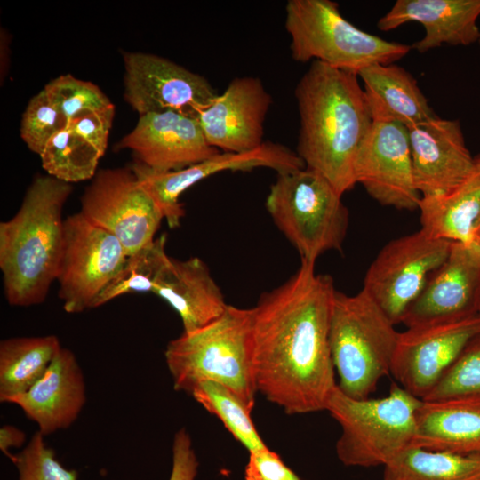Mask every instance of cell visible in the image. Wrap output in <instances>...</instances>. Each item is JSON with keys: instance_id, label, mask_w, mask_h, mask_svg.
Returning a JSON list of instances; mask_svg holds the SVG:
<instances>
[{"instance_id": "7402d4cb", "label": "cell", "mask_w": 480, "mask_h": 480, "mask_svg": "<svg viewBox=\"0 0 480 480\" xmlns=\"http://www.w3.org/2000/svg\"><path fill=\"white\" fill-rule=\"evenodd\" d=\"M153 292L179 314L183 332H191L211 324L228 305L209 268L198 257L187 260L170 257Z\"/></svg>"}, {"instance_id": "83f0119b", "label": "cell", "mask_w": 480, "mask_h": 480, "mask_svg": "<svg viewBox=\"0 0 480 480\" xmlns=\"http://www.w3.org/2000/svg\"><path fill=\"white\" fill-rule=\"evenodd\" d=\"M190 396L215 415L248 452L268 447L252 420V409L229 388L212 380H204L193 388Z\"/></svg>"}, {"instance_id": "e575fe53", "label": "cell", "mask_w": 480, "mask_h": 480, "mask_svg": "<svg viewBox=\"0 0 480 480\" xmlns=\"http://www.w3.org/2000/svg\"><path fill=\"white\" fill-rule=\"evenodd\" d=\"M115 116V106L82 113L69 121L67 126L104 156Z\"/></svg>"}, {"instance_id": "4fadbf2b", "label": "cell", "mask_w": 480, "mask_h": 480, "mask_svg": "<svg viewBox=\"0 0 480 480\" xmlns=\"http://www.w3.org/2000/svg\"><path fill=\"white\" fill-rule=\"evenodd\" d=\"M270 168L276 173L306 167L303 161L284 145L264 141L259 148L240 153H217L178 171L158 172L134 162L131 168L140 183L157 205L170 228L180 225L185 211L180 196L196 183L224 171Z\"/></svg>"}, {"instance_id": "603a6c76", "label": "cell", "mask_w": 480, "mask_h": 480, "mask_svg": "<svg viewBox=\"0 0 480 480\" xmlns=\"http://www.w3.org/2000/svg\"><path fill=\"white\" fill-rule=\"evenodd\" d=\"M358 76L373 123H396L408 128L436 116L417 80L404 68L375 63Z\"/></svg>"}, {"instance_id": "7c38bea8", "label": "cell", "mask_w": 480, "mask_h": 480, "mask_svg": "<svg viewBox=\"0 0 480 480\" xmlns=\"http://www.w3.org/2000/svg\"><path fill=\"white\" fill-rule=\"evenodd\" d=\"M124 98L140 116L175 111L195 116L218 95L203 76L161 56L123 52Z\"/></svg>"}, {"instance_id": "2e32d148", "label": "cell", "mask_w": 480, "mask_h": 480, "mask_svg": "<svg viewBox=\"0 0 480 480\" xmlns=\"http://www.w3.org/2000/svg\"><path fill=\"white\" fill-rule=\"evenodd\" d=\"M480 309V247L452 242L444 263L405 312L406 328L459 322L478 316Z\"/></svg>"}, {"instance_id": "6da1fadb", "label": "cell", "mask_w": 480, "mask_h": 480, "mask_svg": "<svg viewBox=\"0 0 480 480\" xmlns=\"http://www.w3.org/2000/svg\"><path fill=\"white\" fill-rule=\"evenodd\" d=\"M333 279L302 260L252 308L257 392L287 414L325 410L337 386L330 348Z\"/></svg>"}, {"instance_id": "44dd1931", "label": "cell", "mask_w": 480, "mask_h": 480, "mask_svg": "<svg viewBox=\"0 0 480 480\" xmlns=\"http://www.w3.org/2000/svg\"><path fill=\"white\" fill-rule=\"evenodd\" d=\"M480 0H397L377 22L389 31L419 22L424 36L412 45L420 53L449 44L468 46L480 40Z\"/></svg>"}, {"instance_id": "f546056e", "label": "cell", "mask_w": 480, "mask_h": 480, "mask_svg": "<svg viewBox=\"0 0 480 480\" xmlns=\"http://www.w3.org/2000/svg\"><path fill=\"white\" fill-rule=\"evenodd\" d=\"M165 244L166 235L163 234L128 256L120 272L98 297L93 308L126 293L153 292L157 278L170 259Z\"/></svg>"}, {"instance_id": "8992f818", "label": "cell", "mask_w": 480, "mask_h": 480, "mask_svg": "<svg viewBox=\"0 0 480 480\" xmlns=\"http://www.w3.org/2000/svg\"><path fill=\"white\" fill-rule=\"evenodd\" d=\"M362 289L347 295L336 292L330 324V348L342 393L364 399L390 373L399 332Z\"/></svg>"}, {"instance_id": "cb8c5ba5", "label": "cell", "mask_w": 480, "mask_h": 480, "mask_svg": "<svg viewBox=\"0 0 480 480\" xmlns=\"http://www.w3.org/2000/svg\"><path fill=\"white\" fill-rule=\"evenodd\" d=\"M412 447L480 455V406L422 401Z\"/></svg>"}, {"instance_id": "74e56055", "label": "cell", "mask_w": 480, "mask_h": 480, "mask_svg": "<svg viewBox=\"0 0 480 480\" xmlns=\"http://www.w3.org/2000/svg\"><path fill=\"white\" fill-rule=\"evenodd\" d=\"M26 443L24 431L13 425H3L0 428V450L11 461L14 454L10 452L12 448H20Z\"/></svg>"}, {"instance_id": "ab89813d", "label": "cell", "mask_w": 480, "mask_h": 480, "mask_svg": "<svg viewBox=\"0 0 480 480\" xmlns=\"http://www.w3.org/2000/svg\"><path fill=\"white\" fill-rule=\"evenodd\" d=\"M478 316L480 317V309H479Z\"/></svg>"}, {"instance_id": "5bb4252c", "label": "cell", "mask_w": 480, "mask_h": 480, "mask_svg": "<svg viewBox=\"0 0 480 480\" xmlns=\"http://www.w3.org/2000/svg\"><path fill=\"white\" fill-rule=\"evenodd\" d=\"M355 179L381 205L417 210L421 195L414 181L407 127L373 123L357 152Z\"/></svg>"}, {"instance_id": "ba28073f", "label": "cell", "mask_w": 480, "mask_h": 480, "mask_svg": "<svg viewBox=\"0 0 480 480\" xmlns=\"http://www.w3.org/2000/svg\"><path fill=\"white\" fill-rule=\"evenodd\" d=\"M341 196L324 176L304 167L277 173L266 207L301 260L315 263L325 252L341 251L349 222Z\"/></svg>"}, {"instance_id": "d590c367", "label": "cell", "mask_w": 480, "mask_h": 480, "mask_svg": "<svg viewBox=\"0 0 480 480\" xmlns=\"http://www.w3.org/2000/svg\"><path fill=\"white\" fill-rule=\"evenodd\" d=\"M245 480H300L280 456L268 447L249 452Z\"/></svg>"}, {"instance_id": "3957f363", "label": "cell", "mask_w": 480, "mask_h": 480, "mask_svg": "<svg viewBox=\"0 0 480 480\" xmlns=\"http://www.w3.org/2000/svg\"><path fill=\"white\" fill-rule=\"evenodd\" d=\"M70 183L36 175L16 214L0 223L4 292L15 307L41 304L57 279L63 247V207Z\"/></svg>"}, {"instance_id": "f1b7e54d", "label": "cell", "mask_w": 480, "mask_h": 480, "mask_svg": "<svg viewBox=\"0 0 480 480\" xmlns=\"http://www.w3.org/2000/svg\"><path fill=\"white\" fill-rule=\"evenodd\" d=\"M39 156L48 175L70 184L92 180L102 157L68 126L52 137Z\"/></svg>"}, {"instance_id": "4316f807", "label": "cell", "mask_w": 480, "mask_h": 480, "mask_svg": "<svg viewBox=\"0 0 480 480\" xmlns=\"http://www.w3.org/2000/svg\"><path fill=\"white\" fill-rule=\"evenodd\" d=\"M382 480H480V455L410 447L384 467Z\"/></svg>"}, {"instance_id": "9c48e42d", "label": "cell", "mask_w": 480, "mask_h": 480, "mask_svg": "<svg viewBox=\"0 0 480 480\" xmlns=\"http://www.w3.org/2000/svg\"><path fill=\"white\" fill-rule=\"evenodd\" d=\"M452 244V241L433 237L422 228L389 241L370 264L363 290L395 324L402 323Z\"/></svg>"}, {"instance_id": "ffe728a7", "label": "cell", "mask_w": 480, "mask_h": 480, "mask_svg": "<svg viewBox=\"0 0 480 480\" xmlns=\"http://www.w3.org/2000/svg\"><path fill=\"white\" fill-rule=\"evenodd\" d=\"M85 402L83 371L74 353L62 348L44 374L9 403L19 406L45 436L70 427Z\"/></svg>"}, {"instance_id": "e0dca14e", "label": "cell", "mask_w": 480, "mask_h": 480, "mask_svg": "<svg viewBox=\"0 0 480 480\" xmlns=\"http://www.w3.org/2000/svg\"><path fill=\"white\" fill-rule=\"evenodd\" d=\"M116 147L130 149L135 162L158 172L181 170L220 152L208 143L195 116L175 111L140 116Z\"/></svg>"}, {"instance_id": "d4e9b609", "label": "cell", "mask_w": 480, "mask_h": 480, "mask_svg": "<svg viewBox=\"0 0 480 480\" xmlns=\"http://www.w3.org/2000/svg\"><path fill=\"white\" fill-rule=\"evenodd\" d=\"M418 210L420 228L431 236L471 243V231L480 215V152L456 188L444 195L421 196Z\"/></svg>"}, {"instance_id": "52a82bcc", "label": "cell", "mask_w": 480, "mask_h": 480, "mask_svg": "<svg viewBox=\"0 0 480 480\" xmlns=\"http://www.w3.org/2000/svg\"><path fill=\"white\" fill-rule=\"evenodd\" d=\"M284 26L295 61L317 60L357 76L372 64H392L412 50L356 28L331 0H289Z\"/></svg>"}, {"instance_id": "277c9868", "label": "cell", "mask_w": 480, "mask_h": 480, "mask_svg": "<svg viewBox=\"0 0 480 480\" xmlns=\"http://www.w3.org/2000/svg\"><path fill=\"white\" fill-rule=\"evenodd\" d=\"M252 308L228 305L211 324L168 342L165 363L176 391L190 395L201 381L218 382L251 409L257 393L252 342Z\"/></svg>"}, {"instance_id": "8d00e7d4", "label": "cell", "mask_w": 480, "mask_h": 480, "mask_svg": "<svg viewBox=\"0 0 480 480\" xmlns=\"http://www.w3.org/2000/svg\"><path fill=\"white\" fill-rule=\"evenodd\" d=\"M172 450V463L169 480H196L199 463L191 436L185 428L174 434Z\"/></svg>"}, {"instance_id": "1f68e13d", "label": "cell", "mask_w": 480, "mask_h": 480, "mask_svg": "<svg viewBox=\"0 0 480 480\" xmlns=\"http://www.w3.org/2000/svg\"><path fill=\"white\" fill-rule=\"evenodd\" d=\"M50 100L61 111L67 123L86 111L108 108L113 103L89 81L65 74L51 80L44 88Z\"/></svg>"}, {"instance_id": "60d3db41", "label": "cell", "mask_w": 480, "mask_h": 480, "mask_svg": "<svg viewBox=\"0 0 480 480\" xmlns=\"http://www.w3.org/2000/svg\"><path fill=\"white\" fill-rule=\"evenodd\" d=\"M478 43H479V44H480V40H479V42H478Z\"/></svg>"}, {"instance_id": "9a60e30c", "label": "cell", "mask_w": 480, "mask_h": 480, "mask_svg": "<svg viewBox=\"0 0 480 480\" xmlns=\"http://www.w3.org/2000/svg\"><path fill=\"white\" fill-rule=\"evenodd\" d=\"M479 332V316L406 328L399 332L390 373L402 388L423 400Z\"/></svg>"}, {"instance_id": "d6a6232c", "label": "cell", "mask_w": 480, "mask_h": 480, "mask_svg": "<svg viewBox=\"0 0 480 480\" xmlns=\"http://www.w3.org/2000/svg\"><path fill=\"white\" fill-rule=\"evenodd\" d=\"M67 124L64 115L43 89L30 99L23 112L20 136L28 148L40 156L52 137Z\"/></svg>"}, {"instance_id": "30bf717a", "label": "cell", "mask_w": 480, "mask_h": 480, "mask_svg": "<svg viewBox=\"0 0 480 480\" xmlns=\"http://www.w3.org/2000/svg\"><path fill=\"white\" fill-rule=\"evenodd\" d=\"M127 257L116 236L88 221L79 212L67 217L56 279L64 310L76 314L93 308Z\"/></svg>"}, {"instance_id": "836d02e7", "label": "cell", "mask_w": 480, "mask_h": 480, "mask_svg": "<svg viewBox=\"0 0 480 480\" xmlns=\"http://www.w3.org/2000/svg\"><path fill=\"white\" fill-rule=\"evenodd\" d=\"M12 462L18 471L19 480H77V472L65 468L55 452L44 441V436L36 432L26 446L14 454Z\"/></svg>"}, {"instance_id": "4dcf8cb0", "label": "cell", "mask_w": 480, "mask_h": 480, "mask_svg": "<svg viewBox=\"0 0 480 480\" xmlns=\"http://www.w3.org/2000/svg\"><path fill=\"white\" fill-rule=\"evenodd\" d=\"M422 401L480 406V332L473 336Z\"/></svg>"}, {"instance_id": "484cf974", "label": "cell", "mask_w": 480, "mask_h": 480, "mask_svg": "<svg viewBox=\"0 0 480 480\" xmlns=\"http://www.w3.org/2000/svg\"><path fill=\"white\" fill-rule=\"evenodd\" d=\"M62 348L55 335L15 337L0 342V401L28 391Z\"/></svg>"}, {"instance_id": "8fae6325", "label": "cell", "mask_w": 480, "mask_h": 480, "mask_svg": "<svg viewBox=\"0 0 480 480\" xmlns=\"http://www.w3.org/2000/svg\"><path fill=\"white\" fill-rule=\"evenodd\" d=\"M92 180L79 212L116 236L128 256L151 244L164 216L131 166L100 170Z\"/></svg>"}, {"instance_id": "ac0fdd59", "label": "cell", "mask_w": 480, "mask_h": 480, "mask_svg": "<svg viewBox=\"0 0 480 480\" xmlns=\"http://www.w3.org/2000/svg\"><path fill=\"white\" fill-rule=\"evenodd\" d=\"M271 103L260 78L236 77L195 117L212 147L246 152L263 144L264 121Z\"/></svg>"}, {"instance_id": "7a4b0ae2", "label": "cell", "mask_w": 480, "mask_h": 480, "mask_svg": "<svg viewBox=\"0 0 480 480\" xmlns=\"http://www.w3.org/2000/svg\"><path fill=\"white\" fill-rule=\"evenodd\" d=\"M297 155L340 194L356 184L355 162L373 121L358 76L314 60L295 87Z\"/></svg>"}, {"instance_id": "d6986e66", "label": "cell", "mask_w": 480, "mask_h": 480, "mask_svg": "<svg viewBox=\"0 0 480 480\" xmlns=\"http://www.w3.org/2000/svg\"><path fill=\"white\" fill-rule=\"evenodd\" d=\"M407 129L414 181L421 196L444 195L456 188L474 161L460 121L436 116Z\"/></svg>"}, {"instance_id": "5b68a950", "label": "cell", "mask_w": 480, "mask_h": 480, "mask_svg": "<svg viewBox=\"0 0 480 480\" xmlns=\"http://www.w3.org/2000/svg\"><path fill=\"white\" fill-rule=\"evenodd\" d=\"M387 396L356 399L336 386L326 405L341 428L337 457L348 467H385L412 447L422 402L393 383Z\"/></svg>"}, {"instance_id": "f35d334b", "label": "cell", "mask_w": 480, "mask_h": 480, "mask_svg": "<svg viewBox=\"0 0 480 480\" xmlns=\"http://www.w3.org/2000/svg\"><path fill=\"white\" fill-rule=\"evenodd\" d=\"M471 243L480 247V215L476 219L471 231Z\"/></svg>"}]
</instances>
